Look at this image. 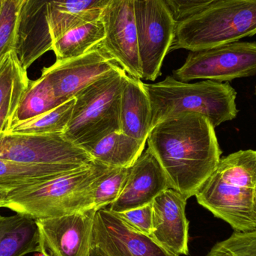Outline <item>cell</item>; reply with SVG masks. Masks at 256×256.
<instances>
[{
  "mask_svg": "<svg viewBox=\"0 0 256 256\" xmlns=\"http://www.w3.org/2000/svg\"><path fill=\"white\" fill-rule=\"evenodd\" d=\"M147 142L170 188L186 200L196 195L221 159L214 127L196 112H182L162 120L152 128Z\"/></svg>",
  "mask_w": 256,
  "mask_h": 256,
  "instance_id": "obj_1",
  "label": "cell"
},
{
  "mask_svg": "<svg viewBox=\"0 0 256 256\" xmlns=\"http://www.w3.org/2000/svg\"><path fill=\"white\" fill-rule=\"evenodd\" d=\"M195 196L236 232L256 230V150H239L221 158Z\"/></svg>",
  "mask_w": 256,
  "mask_h": 256,
  "instance_id": "obj_2",
  "label": "cell"
},
{
  "mask_svg": "<svg viewBox=\"0 0 256 256\" xmlns=\"http://www.w3.org/2000/svg\"><path fill=\"white\" fill-rule=\"evenodd\" d=\"M110 168L94 160L72 172L10 191L3 208L34 220L94 208V185Z\"/></svg>",
  "mask_w": 256,
  "mask_h": 256,
  "instance_id": "obj_3",
  "label": "cell"
},
{
  "mask_svg": "<svg viewBox=\"0 0 256 256\" xmlns=\"http://www.w3.org/2000/svg\"><path fill=\"white\" fill-rule=\"evenodd\" d=\"M143 86L150 100L152 129L182 112L201 114L214 128L237 116V92L228 84L210 80L188 84L168 76L161 82Z\"/></svg>",
  "mask_w": 256,
  "mask_h": 256,
  "instance_id": "obj_4",
  "label": "cell"
},
{
  "mask_svg": "<svg viewBox=\"0 0 256 256\" xmlns=\"http://www.w3.org/2000/svg\"><path fill=\"white\" fill-rule=\"evenodd\" d=\"M128 74L118 67L74 96L72 118L64 136L86 152L109 134L121 130L122 94Z\"/></svg>",
  "mask_w": 256,
  "mask_h": 256,
  "instance_id": "obj_5",
  "label": "cell"
},
{
  "mask_svg": "<svg viewBox=\"0 0 256 256\" xmlns=\"http://www.w3.org/2000/svg\"><path fill=\"white\" fill-rule=\"evenodd\" d=\"M256 34V0H218L177 22L170 51L200 50Z\"/></svg>",
  "mask_w": 256,
  "mask_h": 256,
  "instance_id": "obj_6",
  "label": "cell"
},
{
  "mask_svg": "<svg viewBox=\"0 0 256 256\" xmlns=\"http://www.w3.org/2000/svg\"><path fill=\"white\" fill-rule=\"evenodd\" d=\"M183 82L210 80L230 82L256 74V42H233L214 48L190 51L184 64L173 72Z\"/></svg>",
  "mask_w": 256,
  "mask_h": 256,
  "instance_id": "obj_7",
  "label": "cell"
},
{
  "mask_svg": "<svg viewBox=\"0 0 256 256\" xmlns=\"http://www.w3.org/2000/svg\"><path fill=\"white\" fill-rule=\"evenodd\" d=\"M134 4L142 76L155 80L171 49L178 22L164 0H134Z\"/></svg>",
  "mask_w": 256,
  "mask_h": 256,
  "instance_id": "obj_8",
  "label": "cell"
},
{
  "mask_svg": "<svg viewBox=\"0 0 256 256\" xmlns=\"http://www.w3.org/2000/svg\"><path fill=\"white\" fill-rule=\"evenodd\" d=\"M0 159L30 165H88L94 160L88 152L63 134L0 132Z\"/></svg>",
  "mask_w": 256,
  "mask_h": 256,
  "instance_id": "obj_9",
  "label": "cell"
},
{
  "mask_svg": "<svg viewBox=\"0 0 256 256\" xmlns=\"http://www.w3.org/2000/svg\"><path fill=\"white\" fill-rule=\"evenodd\" d=\"M98 210L38 220L39 252L45 256H90Z\"/></svg>",
  "mask_w": 256,
  "mask_h": 256,
  "instance_id": "obj_10",
  "label": "cell"
},
{
  "mask_svg": "<svg viewBox=\"0 0 256 256\" xmlns=\"http://www.w3.org/2000/svg\"><path fill=\"white\" fill-rule=\"evenodd\" d=\"M92 248L103 256H178L106 208L96 212Z\"/></svg>",
  "mask_w": 256,
  "mask_h": 256,
  "instance_id": "obj_11",
  "label": "cell"
},
{
  "mask_svg": "<svg viewBox=\"0 0 256 256\" xmlns=\"http://www.w3.org/2000/svg\"><path fill=\"white\" fill-rule=\"evenodd\" d=\"M102 19L106 30L102 48L128 75L142 79L134 0H111Z\"/></svg>",
  "mask_w": 256,
  "mask_h": 256,
  "instance_id": "obj_12",
  "label": "cell"
},
{
  "mask_svg": "<svg viewBox=\"0 0 256 256\" xmlns=\"http://www.w3.org/2000/svg\"><path fill=\"white\" fill-rule=\"evenodd\" d=\"M120 66L100 44L80 56L56 61L50 67L44 68L42 76L48 79L57 98L64 103Z\"/></svg>",
  "mask_w": 256,
  "mask_h": 256,
  "instance_id": "obj_13",
  "label": "cell"
},
{
  "mask_svg": "<svg viewBox=\"0 0 256 256\" xmlns=\"http://www.w3.org/2000/svg\"><path fill=\"white\" fill-rule=\"evenodd\" d=\"M186 198L172 188L162 191L152 202L154 231L150 237L174 255H189V221Z\"/></svg>",
  "mask_w": 256,
  "mask_h": 256,
  "instance_id": "obj_14",
  "label": "cell"
},
{
  "mask_svg": "<svg viewBox=\"0 0 256 256\" xmlns=\"http://www.w3.org/2000/svg\"><path fill=\"white\" fill-rule=\"evenodd\" d=\"M168 188H171L162 166L148 148L130 167L124 188L109 209L120 213L150 204Z\"/></svg>",
  "mask_w": 256,
  "mask_h": 256,
  "instance_id": "obj_15",
  "label": "cell"
},
{
  "mask_svg": "<svg viewBox=\"0 0 256 256\" xmlns=\"http://www.w3.org/2000/svg\"><path fill=\"white\" fill-rule=\"evenodd\" d=\"M144 82L128 74L122 94L121 130L146 144L152 130V108Z\"/></svg>",
  "mask_w": 256,
  "mask_h": 256,
  "instance_id": "obj_16",
  "label": "cell"
},
{
  "mask_svg": "<svg viewBox=\"0 0 256 256\" xmlns=\"http://www.w3.org/2000/svg\"><path fill=\"white\" fill-rule=\"evenodd\" d=\"M30 81L15 50L8 52L0 61V132L8 131Z\"/></svg>",
  "mask_w": 256,
  "mask_h": 256,
  "instance_id": "obj_17",
  "label": "cell"
},
{
  "mask_svg": "<svg viewBox=\"0 0 256 256\" xmlns=\"http://www.w3.org/2000/svg\"><path fill=\"white\" fill-rule=\"evenodd\" d=\"M39 234L36 221L16 214L0 215V256H24L39 252Z\"/></svg>",
  "mask_w": 256,
  "mask_h": 256,
  "instance_id": "obj_18",
  "label": "cell"
},
{
  "mask_svg": "<svg viewBox=\"0 0 256 256\" xmlns=\"http://www.w3.org/2000/svg\"><path fill=\"white\" fill-rule=\"evenodd\" d=\"M84 166L86 165H30L0 159V189L10 192L16 188L51 180Z\"/></svg>",
  "mask_w": 256,
  "mask_h": 256,
  "instance_id": "obj_19",
  "label": "cell"
},
{
  "mask_svg": "<svg viewBox=\"0 0 256 256\" xmlns=\"http://www.w3.org/2000/svg\"><path fill=\"white\" fill-rule=\"evenodd\" d=\"M106 36L102 16L66 32L52 43L56 61L70 60L84 55L100 44Z\"/></svg>",
  "mask_w": 256,
  "mask_h": 256,
  "instance_id": "obj_20",
  "label": "cell"
},
{
  "mask_svg": "<svg viewBox=\"0 0 256 256\" xmlns=\"http://www.w3.org/2000/svg\"><path fill=\"white\" fill-rule=\"evenodd\" d=\"M144 146V143L116 131L102 138L88 153L93 160L108 166L129 168L140 158Z\"/></svg>",
  "mask_w": 256,
  "mask_h": 256,
  "instance_id": "obj_21",
  "label": "cell"
},
{
  "mask_svg": "<svg viewBox=\"0 0 256 256\" xmlns=\"http://www.w3.org/2000/svg\"><path fill=\"white\" fill-rule=\"evenodd\" d=\"M62 104L63 102L57 98L45 76H42L36 80H30L28 88L14 116L12 124L38 116Z\"/></svg>",
  "mask_w": 256,
  "mask_h": 256,
  "instance_id": "obj_22",
  "label": "cell"
},
{
  "mask_svg": "<svg viewBox=\"0 0 256 256\" xmlns=\"http://www.w3.org/2000/svg\"><path fill=\"white\" fill-rule=\"evenodd\" d=\"M74 104V98L38 116L14 123L8 132L22 134H64L72 118Z\"/></svg>",
  "mask_w": 256,
  "mask_h": 256,
  "instance_id": "obj_23",
  "label": "cell"
},
{
  "mask_svg": "<svg viewBox=\"0 0 256 256\" xmlns=\"http://www.w3.org/2000/svg\"><path fill=\"white\" fill-rule=\"evenodd\" d=\"M28 0H2L0 6V61L16 50L24 8Z\"/></svg>",
  "mask_w": 256,
  "mask_h": 256,
  "instance_id": "obj_24",
  "label": "cell"
},
{
  "mask_svg": "<svg viewBox=\"0 0 256 256\" xmlns=\"http://www.w3.org/2000/svg\"><path fill=\"white\" fill-rule=\"evenodd\" d=\"M129 168L112 167L98 179L93 190L94 209L110 206L118 198L127 180Z\"/></svg>",
  "mask_w": 256,
  "mask_h": 256,
  "instance_id": "obj_25",
  "label": "cell"
},
{
  "mask_svg": "<svg viewBox=\"0 0 256 256\" xmlns=\"http://www.w3.org/2000/svg\"><path fill=\"white\" fill-rule=\"evenodd\" d=\"M206 256H256V230L234 232L216 244Z\"/></svg>",
  "mask_w": 256,
  "mask_h": 256,
  "instance_id": "obj_26",
  "label": "cell"
},
{
  "mask_svg": "<svg viewBox=\"0 0 256 256\" xmlns=\"http://www.w3.org/2000/svg\"><path fill=\"white\" fill-rule=\"evenodd\" d=\"M117 214L134 230L150 237L152 236L154 231L152 203Z\"/></svg>",
  "mask_w": 256,
  "mask_h": 256,
  "instance_id": "obj_27",
  "label": "cell"
},
{
  "mask_svg": "<svg viewBox=\"0 0 256 256\" xmlns=\"http://www.w3.org/2000/svg\"><path fill=\"white\" fill-rule=\"evenodd\" d=\"M218 0H164L177 22L183 20Z\"/></svg>",
  "mask_w": 256,
  "mask_h": 256,
  "instance_id": "obj_28",
  "label": "cell"
},
{
  "mask_svg": "<svg viewBox=\"0 0 256 256\" xmlns=\"http://www.w3.org/2000/svg\"><path fill=\"white\" fill-rule=\"evenodd\" d=\"M8 191L6 190L0 189V208H3L7 198Z\"/></svg>",
  "mask_w": 256,
  "mask_h": 256,
  "instance_id": "obj_29",
  "label": "cell"
},
{
  "mask_svg": "<svg viewBox=\"0 0 256 256\" xmlns=\"http://www.w3.org/2000/svg\"><path fill=\"white\" fill-rule=\"evenodd\" d=\"M90 256H103L102 255V254H100V252H98V251L96 249V248H92V249L91 251V255Z\"/></svg>",
  "mask_w": 256,
  "mask_h": 256,
  "instance_id": "obj_30",
  "label": "cell"
},
{
  "mask_svg": "<svg viewBox=\"0 0 256 256\" xmlns=\"http://www.w3.org/2000/svg\"><path fill=\"white\" fill-rule=\"evenodd\" d=\"M33 256H45L44 255V254H42V252H38V254H36V255H34Z\"/></svg>",
  "mask_w": 256,
  "mask_h": 256,
  "instance_id": "obj_31",
  "label": "cell"
},
{
  "mask_svg": "<svg viewBox=\"0 0 256 256\" xmlns=\"http://www.w3.org/2000/svg\"><path fill=\"white\" fill-rule=\"evenodd\" d=\"M2 0H0V6H1Z\"/></svg>",
  "mask_w": 256,
  "mask_h": 256,
  "instance_id": "obj_32",
  "label": "cell"
},
{
  "mask_svg": "<svg viewBox=\"0 0 256 256\" xmlns=\"http://www.w3.org/2000/svg\"></svg>",
  "mask_w": 256,
  "mask_h": 256,
  "instance_id": "obj_33",
  "label": "cell"
}]
</instances>
